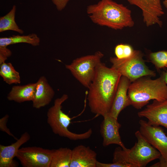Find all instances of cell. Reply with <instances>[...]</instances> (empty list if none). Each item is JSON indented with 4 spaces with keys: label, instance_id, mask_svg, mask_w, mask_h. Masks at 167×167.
Returning a JSON list of instances; mask_svg holds the SVG:
<instances>
[{
    "label": "cell",
    "instance_id": "603a6c76",
    "mask_svg": "<svg viewBox=\"0 0 167 167\" xmlns=\"http://www.w3.org/2000/svg\"><path fill=\"white\" fill-rule=\"evenodd\" d=\"M134 50L132 47L129 44H120L115 46L114 53L116 58L122 59L131 56Z\"/></svg>",
    "mask_w": 167,
    "mask_h": 167
},
{
    "label": "cell",
    "instance_id": "52a82bcc",
    "mask_svg": "<svg viewBox=\"0 0 167 167\" xmlns=\"http://www.w3.org/2000/svg\"><path fill=\"white\" fill-rule=\"evenodd\" d=\"M104 54L97 51L94 54L74 59L66 68L84 86L88 88L94 78L97 65L101 62Z\"/></svg>",
    "mask_w": 167,
    "mask_h": 167
},
{
    "label": "cell",
    "instance_id": "ac0fdd59",
    "mask_svg": "<svg viewBox=\"0 0 167 167\" xmlns=\"http://www.w3.org/2000/svg\"><path fill=\"white\" fill-rule=\"evenodd\" d=\"M72 150L67 148L54 149L50 167H70Z\"/></svg>",
    "mask_w": 167,
    "mask_h": 167
},
{
    "label": "cell",
    "instance_id": "9a60e30c",
    "mask_svg": "<svg viewBox=\"0 0 167 167\" xmlns=\"http://www.w3.org/2000/svg\"><path fill=\"white\" fill-rule=\"evenodd\" d=\"M36 83L35 94L32 101V106L39 109L49 104L54 95V91L46 77L41 76Z\"/></svg>",
    "mask_w": 167,
    "mask_h": 167
},
{
    "label": "cell",
    "instance_id": "83f0119b",
    "mask_svg": "<svg viewBox=\"0 0 167 167\" xmlns=\"http://www.w3.org/2000/svg\"><path fill=\"white\" fill-rule=\"evenodd\" d=\"M160 161L153 165L152 167H167V161L165 160L161 156L159 158Z\"/></svg>",
    "mask_w": 167,
    "mask_h": 167
},
{
    "label": "cell",
    "instance_id": "44dd1931",
    "mask_svg": "<svg viewBox=\"0 0 167 167\" xmlns=\"http://www.w3.org/2000/svg\"><path fill=\"white\" fill-rule=\"evenodd\" d=\"M0 75L3 81L9 84H19L20 77L11 63L4 62L0 64Z\"/></svg>",
    "mask_w": 167,
    "mask_h": 167
},
{
    "label": "cell",
    "instance_id": "6da1fadb",
    "mask_svg": "<svg viewBox=\"0 0 167 167\" xmlns=\"http://www.w3.org/2000/svg\"><path fill=\"white\" fill-rule=\"evenodd\" d=\"M121 76L101 62L97 65L88 88V105L92 113L103 117L109 112Z\"/></svg>",
    "mask_w": 167,
    "mask_h": 167
},
{
    "label": "cell",
    "instance_id": "7c38bea8",
    "mask_svg": "<svg viewBox=\"0 0 167 167\" xmlns=\"http://www.w3.org/2000/svg\"><path fill=\"white\" fill-rule=\"evenodd\" d=\"M137 114L139 117L147 118L150 125H161L167 129V100L162 101L154 100Z\"/></svg>",
    "mask_w": 167,
    "mask_h": 167
},
{
    "label": "cell",
    "instance_id": "9c48e42d",
    "mask_svg": "<svg viewBox=\"0 0 167 167\" xmlns=\"http://www.w3.org/2000/svg\"><path fill=\"white\" fill-rule=\"evenodd\" d=\"M139 131L142 135L167 161V136L159 126L151 125L141 119L139 122Z\"/></svg>",
    "mask_w": 167,
    "mask_h": 167
},
{
    "label": "cell",
    "instance_id": "e0dca14e",
    "mask_svg": "<svg viewBox=\"0 0 167 167\" xmlns=\"http://www.w3.org/2000/svg\"><path fill=\"white\" fill-rule=\"evenodd\" d=\"M36 83L14 86L7 96L8 100L18 103L32 101L35 92Z\"/></svg>",
    "mask_w": 167,
    "mask_h": 167
},
{
    "label": "cell",
    "instance_id": "484cf974",
    "mask_svg": "<svg viewBox=\"0 0 167 167\" xmlns=\"http://www.w3.org/2000/svg\"><path fill=\"white\" fill-rule=\"evenodd\" d=\"M57 9L61 11L66 6L70 0H51Z\"/></svg>",
    "mask_w": 167,
    "mask_h": 167
},
{
    "label": "cell",
    "instance_id": "7402d4cb",
    "mask_svg": "<svg viewBox=\"0 0 167 167\" xmlns=\"http://www.w3.org/2000/svg\"><path fill=\"white\" fill-rule=\"evenodd\" d=\"M148 58L158 71L167 67V51L151 52L149 54Z\"/></svg>",
    "mask_w": 167,
    "mask_h": 167
},
{
    "label": "cell",
    "instance_id": "f546056e",
    "mask_svg": "<svg viewBox=\"0 0 167 167\" xmlns=\"http://www.w3.org/2000/svg\"><path fill=\"white\" fill-rule=\"evenodd\" d=\"M163 3L164 7L167 10V0H164L163 2Z\"/></svg>",
    "mask_w": 167,
    "mask_h": 167
},
{
    "label": "cell",
    "instance_id": "3957f363",
    "mask_svg": "<svg viewBox=\"0 0 167 167\" xmlns=\"http://www.w3.org/2000/svg\"><path fill=\"white\" fill-rule=\"evenodd\" d=\"M135 135L137 141L131 149L123 150L120 146L115 149L113 162L119 163L125 167H144L149 162L160 158V153L139 131L135 132Z\"/></svg>",
    "mask_w": 167,
    "mask_h": 167
},
{
    "label": "cell",
    "instance_id": "2e32d148",
    "mask_svg": "<svg viewBox=\"0 0 167 167\" xmlns=\"http://www.w3.org/2000/svg\"><path fill=\"white\" fill-rule=\"evenodd\" d=\"M30 136L26 132L23 133L14 143L8 146L0 145V167H12L15 166L14 158L21 145L29 140Z\"/></svg>",
    "mask_w": 167,
    "mask_h": 167
},
{
    "label": "cell",
    "instance_id": "5b68a950",
    "mask_svg": "<svg viewBox=\"0 0 167 167\" xmlns=\"http://www.w3.org/2000/svg\"><path fill=\"white\" fill-rule=\"evenodd\" d=\"M68 98L67 95L64 94L55 100L54 105L47 111V122L53 132L60 136L74 141L88 139L92 133L91 128L80 134L75 133L69 130L68 127L71 123V118L62 110V104Z\"/></svg>",
    "mask_w": 167,
    "mask_h": 167
},
{
    "label": "cell",
    "instance_id": "277c9868",
    "mask_svg": "<svg viewBox=\"0 0 167 167\" xmlns=\"http://www.w3.org/2000/svg\"><path fill=\"white\" fill-rule=\"evenodd\" d=\"M128 96L131 105L140 109L151 100H167V85L161 77L154 79L150 76L143 77L131 83Z\"/></svg>",
    "mask_w": 167,
    "mask_h": 167
},
{
    "label": "cell",
    "instance_id": "d4e9b609",
    "mask_svg": "<svg viewBox=\"0 0 167 167\" xmlns=\"http://www.w3.org/2000/svg\"><path fill=\"white\" fill-rule=\"evenodd\" d=\"M11 51L7 47H0V65L11 56Z\"/></svg>",
    "mask_w": 167,
    "mask_h": 167
},
{
    "label": "cell",
    "instance_id": "30bf717a",
    "mask_svg": "<svg viewBox=\"0 0 167 167\" xmlns=\"http://www.w3.org/2000/svg\"><path fill=\"white\" fill-rule=\"evenodd\" d=\"M161 0H127L131 5L138 6L142 11L143 21L149 27L156 24L160 27L162 22L160 17L164 12L161 3Z\"/></svg>",
    "mask_w": 167,
    "mask_h": 167
},
{
    "label": "cell",
    "instance_id": "ba28073f",
    "mask_svg": "<svg viewBox=\"0 0 167 167\" xmlns=\"http://www.w3.org/2000/svg\"><path fill=\"white\" fill-rule=\"evenodd\" d=\"M53 151L35 146L23 147L16 157L24 167H50Z\"/></svg>",
    "mask_w": 167,
    "mask_h": 167
},
{
    "label": "cell",
    "instance_id": "7a4b0ae2",
    "mask_svg": "<svg viewBox=\"0 0 167 167\" xmlns=\"http://www.w3.org/2000/svg\"><path fill=\"white\" fill-rule=\"evenodd\" d=\"M87 12L94 23L114 30L132 27L135 24L131 10L112 0H101L89 5Z\"/></svg>",
    "mask_w": 167,
    "mask_h": 167
},
{
    "label": "cell",
    "instance_id": "4316f807",
    "mask_svg": "<svg viewBox=\"0 0 167 167\" xmlns=\"http://www.w3.org/2000/svg\"><path fill=\"white\" fill-rule=\"evenodd\" d=\"M96 167H125L124 165L118 163H103L97 161Z\"/></svg>",
    "mask_w": 167,
    "mask_h": 167
},
{
    "label": "cell",
    "instance_id": "ffe728a7",
    "mask_svg": "<svg viewBox=\"0 0 167 167\" xmlns=\"http://www.w3.org/2000/svg\"><path fill=\"white\" fill-rule=\"evenodd\" d=\"M16 6L14 5L11 10L6 15L0 18V32L12 30L23 34L24 31L20 29L15 20Z\"/></svg>",
    "mask_w": 167,
    "mask_h": 167
},
{
    "label": "cell",
    "instance_id": "8992f818",
    "mask_svg": "<svg viewBox=\"0 0 167 167\" xmlns=\"http://www.w3.org/2000/svg\"><path fill=\"white\" fill-rule=\"evenodd\" d=\"M143 54L139 50H135L130 57L122 59L111 57L109 60L111 68L122 76L127 78L131 83L144 76L155 77L154 71L150 69L143 58Z\"/></svg>",
    "mask_w": 167,
    "mask_h": 167
},
{
    "label": "cell",
    "instance_id": "cb8c5ba5",
    "mask_svg": "<svg viewBox=\"0 0 167 167\" xmlns=\"http://www.w3.org/2000/svg\"><path fill=\"white\" fill-rule=\"evenodd\" d=\"M9 117V116L6 114L0 119V130L6 132L9 135L14 138L15 140H17L18 139L11 132L7 126V122Z\"/></svg>",
    "mask_w": 167,
    "mask_h": 167
},
{
    "label": "cell",
    "instance_id": "f1b7e54d",
    "mask_svg": "<svg viewBox=\"0 0 167 167\" xmlns=\"http://www.w3.org/2000/svg\"><path fill=\"white\" fill-rule=\"evenodd\" d=\"M160 77L163 79L167 85V71L162 72Z\"/></svg>",
    "mask_w": 167,
    "mask_h": 167
},
{
    "label": "cell",
    "instance_id": "8fae6325",
    "mask_svg": "<svg viewBox=\"0 0 167 167\" xmlns=\"http://www.w3.org/2000/svg\"><path fill=\"white\" fill-rule=\"evenodd\" d=\"M103 119L100 125V132L103 138L102 145L106 147L110 144L119 145L123 150L126 148L122 141L119 133L121 126L118 119L109 113L103 117Z\"/></svg>",
    "mask_w": 167,
    "mask_h": 167
},
{
    "label": "cell",
    "instance_id": "5bb4252c",
    "mask_svg": "<svg viewBox=\"0 0 167 167\" xmlns=\"http://www.w3.org/2000/svg\"><path fill=\"white\" fill-rule=\"evenodd\" d=\"M131 82L126 77L121 76L113 101L109 113L118 119L120 113L131 105L128 91Z\"/></svg>",
    "mask_w": 167,
    "mask_h": 167
},
{
    "label": "cell",
    "instance_id": "4fadbf2b",
    "mask_svg": "<svg viewBox=\"0 0 167 167\" xmlns=\"http://www.w3.org/2000/svg\"><path fill=\"white\" fill-rule=\"evenodd\" d=\"M97 153L88 146L78 145L72 150L70 167H96Z\"/></svg>",
    "mask_w": 167,
    "mask_h": 167
},
{
    "label": "cell",
    "instance_id": "d6986e66",
    "mask_svg": "<svg viewBox=\"0 0 167 167\" xmlns=\"http://www.w3.org/2000/svg\"><path fill=\"white\" fill-rule=\"evenodd\" d=\"M22 43H28L33 46H37L39 45L40 39L35 33L28 35H13L0 38V47H7L11 45Z\"/></svg>",
    "mask_w": 167,
    "mask_h": 167
}]
</instances>
